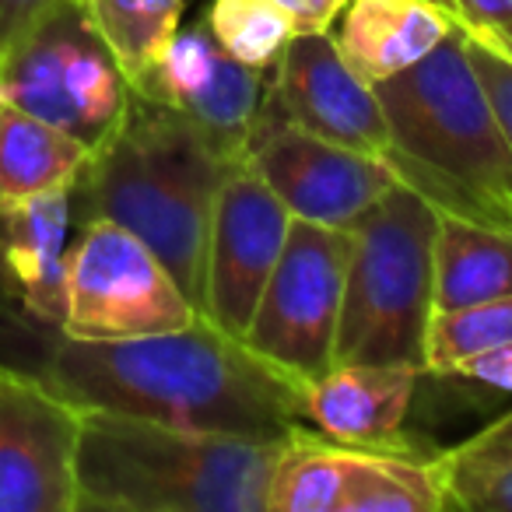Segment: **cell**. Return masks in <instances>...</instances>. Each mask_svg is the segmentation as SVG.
I'll return each instance as SVG.
<instances>
[{
  "instance_id": "obj_1",
  "label": "cell",
  "mask_w": 512,
  "mask_h": 512,
  "mask_svg": "<svg viewBox=\"0 0 512 512\" xmlns=\"http://www.w3.org/2000/svg\"><path fill=\"white\" fill-rule=\"evenodd\" d=\"M32 372L78 411L246 439L309 428L302 386L204 316L130 341H74L53 330Z\"/></svg>"
},
{
  "instance_id": "obj_2",
  "label": "cell",
  "mask_w": 512,
  "mask_h": 512,
  "mask_svg": "<svg viewBox=\"0 0 512 512\" xmlns=\"http://www.w3.org/2000/svg\"><path fill=\"white\" fill-rule=\"evenodd\" d=\"M228 165L190 120L130 92L123 123L74 183V225L106 218L130 228L200 313L214 193Z\"/></svg>"
},
{
  "instance_id": "obj_3",
  "label": "cell",
  "mask_w": 512,
  "mask_h": 512,
  "mask_svg": "<svg viewBox=\"0 0 512 512\" xmlns=\"http://www.w3.org/2000/svg\"><path fill=\"white\" fill-rule=\"evenodd\" d=\"M390 123L383 162L400 183L488 225L512 228V148L460 29L376 85Z\"/></svg>"
},
{
  "instance_id": "obj_4",
  "label": "cell",
  "mask_w": 512,
  "mask_h": 512,
  "mask_svg": "<svg viewBox=\"0 0 512 512\" xmlns=\"http://www.w3.org/2000/svg\"><path fill=\"white\" fill-rule=\"evenodd\" d=\"M281 439L81 411L78 512H267Z\"/></svg>"
},
{
  "instance_id": "obj_5",
  "label": "cell",
  "mask_w": 512,
  "mask_h": 512,
  "mask_svg": "<svg viewBox=\"0 0 512 512\" xmlns=\"http://www.w3.org/2000/svg\"><path fill=\"white\" fill-rule=\"evenodd\" d=\"M334 365H407L425 376V337L435 313L439 211L397 183L355 228Z\"/></svg>"
},
{
  "instance_id": "obj_6",
  "label": "cell",
  "mask_w": 512,
  "mask_h": 512,
  "mask_svg": "<svg viewBox=\"0 0 512 512\" xmlns=\"http://www.w3.org/2000/svg\"><path fill=\"white\" fill-rule=\"evenodd\" d=\"M0 99L99 151L130 106V81L81 0L50 8L0 53Z\"/></svg>"
},
{
  "instance_id": "obj_7",
  "label": "cell",
  "mask_w": 512,
  "mask_h": 512,
  "mask_svg": "<svg viewBox=\"0 0 512 512\" xmlns=\"http://www.w3.org/2000/svg\"><path fill=\"white\" fill-rule=\"evenodd\" d=\"M197 316L169 267L130 228L106 218L74 225L64 271V337L130 341L190 327Z\"/></svg>"
},
{
  "instance_id": "obj_8",
  "label": "cell",
  "mask_w": 512,
  "mask_h": 512,
  "mask_svg": "<svg viewBox=\"0 0 512 512\" xmlns=\"http://www.w3.org/2000/svg\"><path fill=\"white\" fill-rule=\"evenodd\" d=\"M351 249V228L292 218L285 249L242 334L249 351L292 376L299 386L334 369Z\"/></svg>"
},
{
  "instance_id": "obj_9",
  "label": "cell",
  "mask_w": 512,
  "mask_h": 512,
  "mask_svg": "<svg viewBox=\"0 0 512 512\" xmlns=\"http://www.w3.org/2000/svg\"><path fill=\"white\" fill-rule=\"evenodd\" d=\"M242 158L292 211V218L334 228H355L362 214L400 183L379 155L306 134L278 120L267 106Z\"/></svg>"
},
{
  "instance_id": "obj_10",
  "label": "cell",
  "mask_w": 512,
  "mask_h": 512,
  "mask_svg": "<svg viewBox=\"0 0 512 512\" xmlns=\"http://www.w3.org/2000/svg\"><path fill=\"white\" fill-rule=\"evenodd\" d=\"M292 211L256 176L246 158L225 169L214 193L211 232L204 256V299L200 316L218 330L246 334L264 295L267 278L285 249Z\"/></svg>"
},
{
  "instance_id": "obj_11",
  "label": "cell",
  "mask_w": 512,
  "mask_h": 512,
  "mask_svg": "<svg viewBox=\"0 0 512 512\" xmlns=\"http://www.w3.org/2000/svg\"><path fill=\"white\" fill-rule=\"evenodd\" d=\"M81 411L0 358V512H78Z\"/></svg>"
},
{
  "instance_id": "obj_12",
  "label": "cell",
  "mask_w": 512,
  "mask_h": 512,
  "mask_svg": "<svg viewBox=\"0 0 512 512\" xmlns=\"http://www.w3.org/2000/svg\"><path fill=\"white\" fill-rule=\"evenodd\" d=\"M271 71L239 64L218 46L207 18L179 25L165 53L130 85V92L190 120L228 162L242 158L264 113Z\"/></svg>"
},
{
  "instance_id": "obj_13",
  "label": "cell",
  "mask_w": 512,
  "mask_h": 512,
  "mask_svg": "<svg viewBox=\"0 0 512 512\" xmlns=\"http://www.w3.org/2000/svg\"><path fill=\"white\" fill-rule=\"evenodd\" d=\"M264 106L278 120L344 148L379 158L390 148V123L376 85L341 57L330 32L288 39L271 67Z\"/></svg>"
},
{
  "instance_id": "obj_14",
  "label": "cell",
  "mask_w": 512,
  "mask_h": 512,
  "mask_svg": "<svg viewBox=\"0 0 512 512\" xmlns=\"http://www.w3.org/2000/svg\"><path fill=\"white\" fill-rule=\"evenodd\" d=\"M74 186L0 207V299L32 330H60Z\"/></svg>"
},
{
  "instance_id": "obj_15",
  "label": "cell",
  "mask_w": 512,
  "mask_h": 512,
  "mask_svg": "<svg viewBox=\"0 0 512 512\" xmlns=\"http://www.w3.org/2000/svg\"><path fill=\"white\" fill-rule=\"evenodd\" d=\"M418 379L407 365H334L302 386V414L341 446H397Z\"/></svg>"
},
{
  "instance_id": "obj_16",
  "label": "cell",
  "mask_w": 512,
  "mask_h": 512,
  "mask_svg": "<svg viewBox=\"0 0 512 512\" xmlns=\"http://www.w3.org/2000/svg\"><path fill=\"white\" fill-rule=\"evenodd\" d=\"M334 25L330 36L341 57L372 85L404 74L456 32L432 0H348Z\"/></svg>"
},
{
  "instance_id": "obj_17",
  "label": "cell",
  "mask_w": 512,
  "mask_h": 512,
  "mask_svg": "<svg viewBox=\"0 0 512 512\" xmlns=\"http://www.w3.org/2000/svg\"><path fill=\"white\" fill-rule=\"evenodd\" d=\"M453 509L442 453L397 446H348L341 512H442Z\"/></svg>"
},
{
  "instance_id": "obj_18",
  "label": "cell",
  "mask_w": 512,
  "mask_h": 512,
  "mask_svg": "<svg viewBox=\"0 0 512 512\" xmlns=\"http://www.w3.org/2000/svg\"><path fill=\"white\" fill-rule=\"evenodd\" d=\"M498 295H512V228L439 211L435 313L474 306Z\"/></svg>"
},
{
  "instance_id": "obj_19",
  "label": "cell",
  "mask_w": 512,
  "mask_h": 512,
  "mask_svg": "<svg viewBox=\"0 0 512 512\" xmlns=\"http://www.w3.org/2000/svg\"><path fill=\"white\" fill-rule=\"evenodd\" d=\"M92 151L53 123L0 99V207L71 190L85 172Z\"/></svg>"
},
{
  "instance_id": "obj_20",
  "label": "cell",
  "mask_w": 512,
  "mask_h": 512,
  "mask_svg": "<svg viewBox=\"0 0 512 512\" xmlns=\"http://www.w3.org/2000/svg\"><path fill=\"white\" fill-rule=\"evenodd\" d=\"M348 446L316 428L281 439L267 484V512H341Z\"/></svg>"
},
{
  "instance_id": "obj_21",
  "label": "cell",
  "mask_w": 512,
  "mask_h": 512,
  "mask_svg": "<svg viewBox=\"0 0 512 512\" xmlns=\"http://www.w3.org/2000/svg\"><path fill=\"white\" fill-rule=\"evenodd\" d=\"M190 0H81L88 22L134 85L179 32Z\"/></svg>"
},
{
  "instance_id": "obj_22",
  "label": "cell",
  "mask_w": 512,
  "mask_h": 512,
  "mask_svg": "<svg viewBox=\"0 0 512 512\" xmlns=\"http://www.w3.org/2000/svg\"><path fill=\"white\" fill-rule=\"evenodd\" d=\"M502 344H512V295L432 313L425 337V372L453 376L456 365Z\"/></svg>"
},
{
  "instance_id": "obj_23",
  "label": "cell",
  "mask_w": 512,
  "mask_h": 512,
  "mask_svg": "<svg viewBox=\"0 0 512 512\" xmlns=\"http://www.w3.org/2000/svg\"><path fill=\"white\" fill-rule=\"evenodd\" d=\"M204 18L221 50L256 71H271L295 36L274 0H211Z\"/></svg>"
},
{
  "instance_id": "obj_24",
  "label": "cell",
  "mask_w": 512,
  "mask_h": 512,
  "mask_svg": "<svg viewBox=\"0 0 512 512\" xmlns=\"http://www.w3.org/2000/svg\"><path fill=\"white\" fill-rule=\"evenodd\" d=\"M453 509L512 512V456H467L442 453Z\"/></svg>"
},
{
  "instance_id": "obj_25",
  "label": "cell",
  "mask_w": 512,
  "mask_h": 512,
  "mask_svg": "<svg viewBox=\"0 0 512 512\" xmlns=\"http://www.w3.org/2000/svg\"><path fill=\"white\" fill-rule=\"evenodd\" d=\"M470 46V57H474V67L481 74V85L488 92L491 106L498 113V123H502L505 137H509V148H512V60H505L502 53H495L491 46L477 43V39L467 36Z\"/></svg>"
},
{
  "instance_id": "obj_26",
  "label": "cell",
  "mask_w": 512,
  "mask_h": 512,
  "mask_svg": "<svg viewBox=\"0 0 512 512\" xmlns=\"http://www.w3.org/2000/svg\"><path fill=\"white\" fill-rule=\"evenodd\" d=\"M453 376L491 386V390L512 393V344H502V348H491V351H481V355L467 358L463 365H456Z\"/></svg>"
},
{
  "instance_id": "obj_27",
  "label": "cell",
  "mask_w": 512,
  "mask_h": 512,
  "mask_svg": "<svg viewBox=\"0 0 512 512\" xmlns=\"http://www.w3.org/2000/svg\"><path fill=\"white\" fill-rule=\"evenodd\" d=\"M285 18L292 22L295 36H309V32H330L341 11L348 8V0H274Z\"/></svg>"
},
{
  "instance_id": "obj_28",
  "label": "cell",
  "mask_w": 512,
  "mask_h": 512,
  "mask_svg": "<svg viewBox=\"0 0 512 512\" xmlns=\"http://www.w3.org/2000/svg\"><path fill=\"white\" fill-rule=\"evenodd\" d=\"M456 453L467 456H512V411H505L502 418L488 421L477 435H470L467 442L456 446Z\"/></svg>"
},
{
  "instance_id": "obj_29",
  "label": "cell",
  "mask_w": 512,
  "mask_h": 512,
  "mask_svg": "<svg viewBox=\"0 0 512 512\" xmlns=\"http://www.w3.org/2000/svg\"><path fill=\"white\" fill-rule=\"evenodd\" d=\"M456 4H460V18H456L460 32H484L512 22V0H456Z\"/></svg>"
},
{
  "instance_id": "obj_30",
  "label": "cell",
  "mask_w": 512,
  "mask_h": 512,
  "mask_svg": "<svg viewBox=\"0 0 512 512\" xmlns=\"http://www.w3.org/2000/svg\"><path fill=\"white\" fill-rule=\"evenodd\" d=\"M53 0H0V53L8 50Z\"/></svg>"
},
{
  "instance_id": "obj_31",
  "label": "cell",
  "mask_w": 512,
  "mask_h": 512,
  "mask_svg": "<svg viewBox=\"0 0 512 512\" xmlns=\"http://www.w3.org/2000/svg\"><path fill=\"white\" fill-rule=\"evenodd\" d=\"M463 36L477 39V43H484L495 53H502L505 60H512V22L495 25V29H484V32H463Z\"/></svg>"
},
{
  "instance_id": "obj_32",
  "label": "cell",
  "mask_w": 512,
  "mask_h": 512,
  "mask_svg": "<svg viewBox=\"0 0 512 512\" xmlns=\"http://www.w3.org/2000/svg\"><path fill=\"white\" fill-rule=\"evenodd\" d=\"M432 4H435L439 11H446V15L453 18V22L460 18V4H456V0H432Z\"/></svg>"
}]
</instances>
